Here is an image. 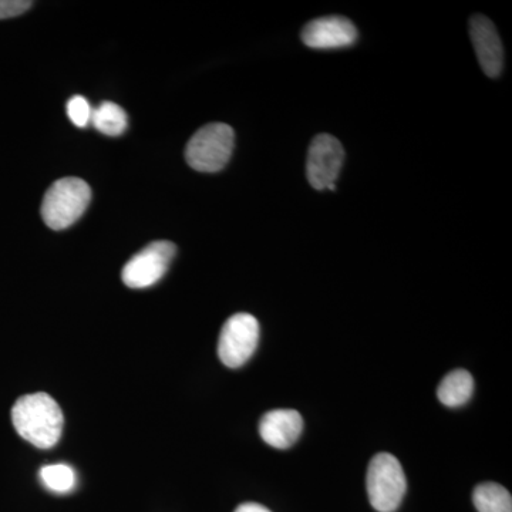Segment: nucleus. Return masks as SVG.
Returning <instances> with one entry per match:
<instances>
[{"instance_id": "f257e3e1", "label": "nucleus", "mask_w": 512, "mask_h": 512, "mask_svg": "<svg viewBox=\"0 0 512 512\" xmlns=\"http://www.w3.org/2000/svg\"><path fill=\"white\" fill-rule=\"evenodd\" d=\"M12 423L23 440L42 450H49L62 437V409L47 393H32L20 397L12 409Z\"/></svg>"}, {"instance_id": "f03ea898", "label": "nucleus", "mask_w": 512, "mask_h": 512, "mask_svg": "<svg viewBox=\"0 0 512 512\" xmlns=\"http://www.w3.org/2000/svg\"><path fill=\"white\" fill-rule=\"evenodd\" d=\"M92 201L90 185L82 178L66 177L47 190L42 202V218L47 227L62 231L79 220Z\"/></svg>"}, {"instance_id": "7ed1b4c3", "label": "nucleus", "mask_w": 512, "mask_h": 512, "mask_svg": "<svg viewBox=\"0 0 512 512\" xmlns=\"http://www.w3.org/2000/svg\"><path fill=\"white\" fill-rule=\"evenodd\" d=\"M370 504L379 512H394L407 490L402 464L393 454L379 453L370 461L366 478Z\"/></svg>"}, {"instance_id": "20e7f679", "label": "nucleus", "mask_w": 512, "mask_h": 512, "mask_svg": "<svg viewBox=\"0 0 512 512\" xmlns=\"http://www.w3.org/2000/svg\"><path fill=\"white\" fill-rule=\"evenodd\" d=\"M234 130L224 123H212L192 136L185 150L191 168L200 173H218L234 151Z\"/></svg>"}, {"instance_id": "39448f33", "label": "nucleus", "mask_w": 512, "mask_h": 512, "mask_svg": "<svg viewBox=\"0 0 512 512\" xmlns=\"http://www.w3.org/2000/svg\"><path fill=\"white\" fill-rule=\"evenodd\" d=\"M258 343V320L249 313H237L222 326L218 356L229 369H238L251 359Z\"/></svg>"}, {"instance_id": "423d86ee", "label": "nucleus", "mask_w": 512, "mask_h": 512, "mask_svg": "<svg viewBox=\"0 0 512 512\" xmlns=\"http://www.w3.org/2000/svg\"><path fill=\"white\" fill-rule=\"evenodd\" d=\"M177 248L173 242L157 241L134 255L121 272L124 285L131 289H146L156 285L170 268Z\"/></svg>"}, {"instance_id": "0eeeda50", "label": "nucleus", "mask_w": 512, "mask_h": 512, "mask_svg": "<svg viewBox=\"0 0 512 512\" xmlns=\"http://www.w3.org/2000/svg\"><path fill=\"white\" fill-rule=\"evenodd\" d=\"M345 151L342 144L329 134H319L309 147L306 175L315 190L335 191V183L342 170Z\"/></svg>"}, {"instance_id": "6e6552de", "label": "nucleus", "mask_w": 512, "mask_h": 512, "mask_svg": "<svg viewBox=\"0 0 512 512\" xmlns=\"http://www.w3.org/2000/svg\"><path fill=\"white\" fill-rule=\"evenodd\" d=\"M357 39L355 25L342 16L312 20L302 30V40L312 49L330 50L352 46Z\"/></svg>"}, {"instance_id": "1a4fd4ad", "label": "nucleus", "mask_w": 512, "mask_h": 512, "mask_svg": "<svg viewBox=\"0 0 512 512\" xmlns=\"http://www.w3.org/2000/svg\"><path fill=\"white\" fill-rule=\"evenodd\" d=\"M470 36L483 72L491 79L500 76L504 66V49L493 22L483 15L474 16L470 20Z\"/></svg>"}, {"instance_id": "9d476101", "label": "nucleus", "mask_w": 512, "mask_h": 512, "mask_svg": "<svg viewBox=\"0 0 512 512\" xmlns=\"http://www.w3.org/2000/svg\"><path fill=\"white\" fill-rule=\"evenodd\" d=\"M303 420L296 410L279 409L266 413L259 423V434L268 446L286 450L301 437Z\"/></svg>"}, {"instance_id": "9b49d317", "label": "nucleus", "mask_w": 512, "mask_h": 512, "mask_svg": "<svg viewBox=\"0 0 512 512\" xmlns=\"http://www.w3.org/2000/svg\"><path fill=\"white\" fill-rule=\"evenodd\" d=\"M474 392V379L467 370L457 369L448 373L441 380L437 397L444 406H464L471 399Z\"/></svg>"}, {"instance_id": "f8f14e48", "label": "nucleus", "mask_w": 512, "mask_h": 512, "mask_svg": "<svg viewBox=\"0 0 512 512\" xmlns=\"http://www.w3.org/2000/svg\"><path fill=\"white\" fill-rule=\"evenodd\" d=\"M92 123L97 131L106 136H121L128 127L126 111L111 101H104L97 109L93 110Z\"/></svg>"}, {"instance_id": "ddd939ff", "label": "nucleus", "mask_w": 512, "mask_h": 512, "mask_svg": "<svg viewBox=\"0 0 512 512\" xmlns=\"http://www.w3.org/2000/svg\"><path fill=\"white\" fill-rule=\"evenodd\" d=\"M478 512H512L510 491L503 485L484 483L478 485L473 494Z\"/></svg>"}, {"instance_id": "4468645a", "label": "nucleus", "mask_w": 512, "mask_h": 512, "mask_svg": "<svg viewBox=\"0 0 512 512\" xmlns=\"http://www.w3.org/2000/svg\"><path fill=\"white\" fill-rule=\"evenodd\" d=\"M40 480L57 494L70 493L76 485V473L67 464H50L40 468Z\"/></svg>"}, {"instance_id": "2eb2a0df", "label": "nucleus", "mask_w": 512, "mask_h": 512, "mask_svg": "<svg viewBox=\"0 0 512 512\" xmlns=\"http://www.w3.org/2000/svg\"><path fill=\"white\" fill-rule=\"evenodd\" d=\"M93 109L83 96H74L67 101V116L74 126L84 128L92 123Z\"/></svg>"}, {"instance_id": "dca6fc26", "label": "nucleus", "mask_w": 512, "mask_h": 512, "mask_svg": "<svg viewBox=\"0 0 512 512\" xmlns=\"http://www.w3.org/2000/svg\"><path fill=\"white\" fill-rule=\"evenodd\" d=\"M32 2L26 0H0V19L15 18L32 8Z\"/></svg>"}, {"instance_id": "f3484780", "label": "nucleus", "mask_w": 512, "mask_h": 512, "mask_svg": "<svg viewBox=\"0 0 512 512\" xmlns=\"http://www.w3.org/2000/svg\"><path fill=\"white\" fill-rule=\"evenodd\" d=\"M235 512H271L261 504L247 503L239 505Z\"/></svg>"}]
</instances>
